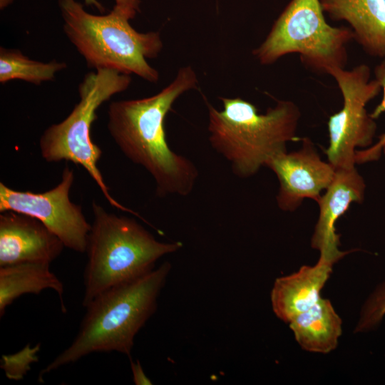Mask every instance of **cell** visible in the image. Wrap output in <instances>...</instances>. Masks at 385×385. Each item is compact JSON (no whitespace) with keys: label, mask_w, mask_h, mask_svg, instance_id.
Instances as JSON below:
<instances>
[{"label":"cell","mask_w":385,"mask_h":385,"mask_svg":"<svg viewBox=\"0 0 385 385\" xmlns=\"http://www.w3.org/2000/svg\"><path fill=\"white\" fill-rule=\"evenodd\" d=\"M384 61H385V58H384Z\"/></svg>","instance_id":"obj_23"},{"label":"cell","mask_w":385,"mask_h":385,"mask_svg":"<svg viewBox=\"0 0 385 385\" xmlns=\"http://www.w3.org/2000/svg\"><path fill=\"white\" fill-rule=\"evenodd\" d=\"M67 64L56 60L45 63L29 58L15 48H0V83L21 80L35 85L53 81Z\"/></svg>","instance_id":"obj_17"},{"label":"cell","mask_w":385,"mask_h":385,"mask_svg":"<svg viewBox=\"0 0 385 385\" xmlns=\"http://www.w3.org/2000/svg\"><path fill=\"white\" fill-rule=\"evenodd\" d=\"M327 74L336 81L343 106L329 118V144L324 152L335 169L351 168L356 167L357 148L373 145L377 125L366 106L379 94L381 87L376 79L371 80V71L366 64L351 70L332 68Z\"/></svg>","instance_id":"obj_8"},{"label":"cell","mask_w":385,"mask_h":385,"mask_svg":"<svg viewBox=\"0 0 385 385\" xmlns=\"http://www.w3.org/2000/svg\"><path fill=\"white\" fill-rule=\"evenodd\" d=\"M301 142L299 150L279 152L265 165L278 180L276 201L282 211L297 210L305 199L317 202L335 175L334 167L322 159L309 138L304 137Z\"/></svg>","instance_id":"obj_10"},{"label":"cell","mask_w":385,"mask_h":385,"mask_svg":"<svg viewBox=\"0 0 385 385\" xmlns=\"http://www.w3.org/2000/svg\"><path fill=\"white\" fill-rule=\"evenodd\" d=\"M46 289H53L62 299L63 284L50 270V264L25 262L0 267V316L15 299L24 294H38Z\"/></svg>","instance_id":"obj_16"},{"label":"cell","mask_w":385,"mask_h":385,"mask_svg":"<svg viewBox=\"0 0 385 385\" xmlns=\"http://www.w3.org/2000/svg\"><path fill=\"white\" fill-rule=\"evenodd\" d=\"M223 110L207 102L209 141L231 165L236 176L255 175L275 154L287 150L289 142L298 141L301 112L291 101L279 100L265 113L240 98H221Z\"/></svg>","instance_id":"obj_3"},{"label":"cell","mask_w":385,"mask_h":385,"mask_svg":"<svg viewBox=\"0 0 385 385\" xmlns=\"http://www.w3.org/2000/svg\"><path fill=\"white\" fill-rule=\"evenodd\" d=\"M73 181V170L66 165L61 182L46 192L19 191L0 183V212L14 211L33 217L55 234L66 247L86 252L91 224L81 207L69 199Z\"/></svg>","instance_id":"obj_9"},{"label":"cell","mask_w":385,"mask_h":385,"mask_svg":"<svg viewBox=\"0 0 385 385\" xmlns=\"http://www.w3.org/2000/svg\"><path fill=\"white\" fill-rule=\"evenodd\" d=\"M197 83L193 69L185 66L159 93L140 99L113 101L108 107L107 128L111 138L129 160L152 175L160 197L189 195L198 177L192 161L170 149L164 128L173 103Z\"/></svg>","instance_id":"obj_1"},{"label":"cell","mask_w":385,"mask_h":385,"mask_svg":"<svg viewBox=\"0 0 385 385\" xmlns=\"http://www.w3.org/2000/svg\"><path fill=\"white\" fill-rule=\"evenodd\" d=\"M41 221L5 211L0 215V267L25 262L51 264L64 247Z\"/></svg>","instance_id":"obj_12"},{"label":"cell","mask_w":385,"mask_h":385,"mask_svg":"<svg viewBox=\"0 0 385 385\" xmlns=\"http://www.w3.org/2000/svg\"><path fill=\"white\" fill-rule=\"evenodd\" d=\"M385 316V281L376 286L364 302L355 332H366L376 329Z\"/></svg>","instance_id":"obj_18"},{"label":"cell","mask_w":385,"mask_h":385,"mask_svg":"<svg viewBox=\"0 0 385 385\" xmlns=\"http://www.w3.org/2000/svg\"><path fill=\"white\" fill-rule=\"evenodd\" d=\"M342 324L332 302L322 297L289 322L299 346L307 351L320 354H328L337 348Z\"/></svg>","instance_id":"obj_15"},{"label":"cell","mask_w":385,"mask_h":385,"mask_svg":"<svg viewBox=\"0 0 385 385\" xmlns=\"http://www.w3.org/2000/svg\"><path fill=\"white\" fill-rule=\"evenodd\" d=\"M323 12L320 0H292L253 55L261 64L269 65L297 53L306 68L319 73L344 68L354 33L349 27L329 25Z\"/></svg>","instance_id":"obj_7"},{"label":"cell","mask_w":385,"mask_h":385,"mask_svg":"<svg viewBox=\"0 0 385 385\" xmlns=\"http://www.w3.org/2000/svg\"><path fill=\"white\" fill-rule=\"evenodd\" d=\"M382 155H384V158H385V145L384 146V148H382Z\"/></svg>","instance_id":"obj_22"},{"label":"cell","mask_w":385,"mask_h":385,"mask_svg":"<svg viewBox=\"0 0 385 385\" xmlns=\"http://www.w3.org/2000/svg\"><path fill=\"white\" fill-rule=\"evenodd\" d=\"M366 188L365 180L356 167L335 169L332 183L316 202L319 215L311 246L319 252V257L336 263L349 253L339 248L336 223L352 203L364 201Z\"/></svg>","instance_id":"obj_11"},{"label":"cell","mask_w":385,"mask_h":385,"mask_svg":"<svg viewBox=\"0 0 385 385\" xmlns=\"http://www.w3.org/2000/svg\"><path fill=\"white\" fill-rule=\"evenodd\" d=\"M334 21H346L369 56L385 58V0H320Z\"/></svg>","instance_id":"obj_14"},{"label":"cell","mask_w":385,"mask_h":385,"mask_svg":"<svg viewBox=\"0 0 385 385\" xmlns=\"http://www.w3.org/2000/svg\"><path fill=\"white\" fill-rule=\"evenodd\" d=\"M115 5L122 8L130 9L135 11H139V0H115ZM86 5L94 6L101 12L105 11L103 6L97 0H84Z\"/></svg>","instance_id":"obj_20"},{"label":"cell","mask_w":385,"mask_h":385,"mask_svg":"<svg viewBox=\"0 0 385 385\" xmlns=\"http://www.w3.org/2000/svg\"><path fill=\"white\" fill-rule=\"evenodd\" d=\"M335 263L319 257L313 266L304 265L291 274L277 278L271 291L275 315L289 323L321 298L320 292L329 278Z\"/></svg>","instance_id":"obj_13"},{"label":"cell","mask_w":385,"mask_h":385,"mask_svg":"<svg viewBox=\"0 0 385 385\" xmlns=\"http://www.w3.org/2000/svg\"><path fill=\"white\" fill-rule=\"evenodd\" d=\"M130 83V75L114 70L99 69L86 74L78 85V103L63 120L43 131L39 146L41 156L47 162L68 160L83 167L112 206L144 220L110 194L97 167L102 150L91 137L98 108L114 95L128 89Z\"/></svg>","instance_id":"obj_6"},{"label":"cell","mask_w":385,"mask_h":385,"mask_svg":"<svg viewBox=\"0 0 385 385\" xmlns=\"http://www.w3.org/2000/svg\"><path fill=\"white\" fill-rule=\"evenodd\" d=\"M170 270V263L165 262L97 296L85 307L86 314L71 345L41 370L39 378L92 353L117 351L130 358L135 337L155 312Z\"/></svg>","instance_id":"obj_2"},{"label":"cell","mask_w":385,"mask_h":385,"mask_svg":"<svg viewBox=\"0 0 385 385\" xmlns=\"http://www.w3.org/2000/svg\"><path fill=\"white\" fill-rule=\"evenodd\" d=\"M63 31L87 66L110 69L155 83L158 71L146 58L156 57L163 48L160 34L140 33L129 24L136 11L116 5L106 15L87 12L76 0H58Z\"/></svg>","instance_id":"obj_4"},{"label":"cell","mask_w":385,"mask_h":385,"mask_svg":"<svg viewBox=\"0 0 385 385\" xmlns=\"http://www.w3.org/2000/svg\"><path fill=\"white\" fill-rule=\"evenodd\" d=\"M130 366L133 374V382L136 385L152 384L151 381L146 376L138 361H133L130 359Z\"/></svg>","instance_id":"obj_21"},{"label":"cell","mask_w":385,"mask_h":385,"mask_svg":"<svg viewBox=\"0 0 385 385\" xmlns=\"http://www.w3.org/2000/svg\"><path fill=\"white\" fill-rule=\"evenodd\" d=\"M375 79L378 81L383 91L381 101L374 109L371 116L376 119L383 113H385V61L377 65L374 69ZM385 145V133L379 137L378 141L370 147L357 150L356 152V164H363L379 159L382 155V148Z\"/></svg>","instance_id":"obj_19"},{"label":"cell","mask_w":385,"mask_h":385,"mask_svg":"<svg viewBox=\"0 0 385 385\" xmlns=\"http://www.w3.org/2000/svg\"><path fill=\"white\" fill-rule=\"evenodd\" d=\"M92 212L83 276L84 307L102 292L150 272L160 257L183 246L180 242L158 241L135 220L108 212L94 200Z\"/></svg>","instance_id":"obj_5"}]
</instances>
